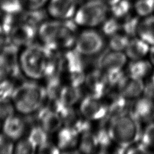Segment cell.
<instances>
[{"mask_svg":"<svg viewBox=\"0 0 154 154\" xmlns=\"http://www.w3.org/2000/svg\"><path fill=\"white\" fill-rule=\"evenodd\" d=\"M37 35L48 48L59 51L69 49L75 46L78 33L74 20H45L37 28Z\"/></svg>","mask_w":154,"mask_h":154,"instance_id":"cell-1","label":"cell"},{"mask_svg":"<svg viewBox=\"0 0 154 154\" xmlns=\"http://www.w3.org/2000/svg\"><path fill=\"white\" fill-rule=\"evenodd\" d=\"M55 51L43 45L35 43L24 47L19 55L20 72L31 80L46 78Z\"/></svg>","mask_w":154,"mask_h":154,"instance_id":"cell-2","label":"cell"},{"mask_svg":"<svg viewBox=\"0 0 154 154\" xmlns=\"http://www.w3.org/2000/svg\"><path fill=\"white\" fill-rule=\"evenodd\" d=\"M103 120L106 124L111 138L125 149L141 140V122L131 110L109 120Z\"/></svg>","mask_w":154,"mask_h":154,"instance_id":"cell-3","label":"cell"},{"mask_svg":"<svg viewBox=\"0 0 154 154\" xmlns=\"http://www.w3.org/2000/svg\"><path fill=\"white\" fill-rule=\"evenodd\" d=\"M46 99L44 87L34 82H26L16 87L11 100L16 111L23 115L38 111Z\"/></svg>","mask_w":154,"mask_h":154,"instance_id":"cell-4","label":"cell"},{"mask_svg":"<svg viewBox=\"0 0 154 154\" xmlns=\"http://www.w3.org/2000/svg\"><path fill=\"white\" fill-rule=\"evenodd\" d=\"M109 13L108 6L102 0H88L78 7L73 20L77 25L92 28L100 25Z\"/></svg>","mask_w":154,"mask_h":154,"instance_id":"cell-5","label":"cell"},{"mask_svg":"<svg viewBox=\"0 0 154 154\" xmlns=\"http://www.w3.org/2000/svg\"><path fill=\"white\" fill-rule=\"evenodd\" d=\"M81 57L75 49H69L61 56V72L67 75L69 84L79 87L84 84L85 76Z\"/></svg>","mask_w":154,"mask_h":154,"instance_id":"cell-6","label":"cell"},{"mask_svg":"<svg viewBox=\"0 0 154 154\" xmlns=\"http://www.w3.org/2000/svg\"><path fill=\"white\" fill-rule=\"evenodd\" d=\"M4 32L8 35L10 41L17 46L24 47L33 43V40L37 34V29L33 24L25 19H16Z\"/></svg>","mask_w":154,"mask_h":154,"instance_id":"cell-7","label":"cell"},{"mask_svg":"<svg viewBox=\"0 0 154 154\" xmlns=\"http://www.w3.org/2000/svg\"><path fill=\"white\" fill-rule=\"evenodd\" d=\"M105 44L103 34L94 29H86L78 34L75 49L81 55L93 56L102 51Z\"/></svg>","mask_w":154,"mask_h":154,"instance_id":"cell-8","label":"cell"},{"mask_svg":"<svg viewBox=\"0 0 154 154\" xmlns=\"http://www.w3.org/2000/svg\"><path fill=\"white\" fill-rule=\"evenodd\" d=\"M126 59L127 57L123 52L110 49L99 58L97 67L107 78L115 76L123 72Z\"/></svg>","mask_w":154,"mask_h":154,"instance_id":"cell-9","label":"cell"},{"mask_svg":"<svg viewBox=\"0 0 154 154\" xmlns=\"http://www.w3.org/2000/svg\"><path fill=\"white\" fill-rule=\"evenodd\" d=\"M79 109L90 122L101 121L107 116L108 103L102 97L88 94L81 100Z\"/></svg>","mask_w":154,"mask_h":154,"instance_id":"cell-10","label":"cell"},{"mask_svg":"<svg viewBox=\"0 0 154 154\" xmlns=\"http://www.w3.org/2000/svg\"><path fill=\"white\" fill-rule=\"evenodd\" d=\"M57 112L60 116L64 126L71 128L80 134L90 129V122L84 117L79 109L61 105Z\"/></svg>","mask_w":154,"mask_h":154,"instance_id":"cell-11","label":"cell"},{"mask_svg":"<svg viewBox=\"0 0 154 154\" xmlns=\"http://www.w3.org/2000/svg\"><path fill=\"white\" fill-rule=\"evenodd\" d=\"M144 89L143 79L128 73H123L117 84L118 93L129 100L139 98L143 94Z\"/></svg>","mask_w":154,"mask_h":154,"instance_id":"cell-12","label":"cell"},{"mask_svg":"<svg viewBox=\"0 0 154 154\" xmlns=\"http://www.w3.org/2000/svg\"><path fill=\"white\" fill-rule=\"evenodd\" d=\"M47 13L53 19L67 20L73 18L78 8V0H49Z\"/></svg>","mask_w":154,"mask_h":154,"instance_id":"cell-13","label":"cell"},{"mask_svg":"<svg viewBox=\"0 0 154 154\" xmlns=\"http://www.w3.org/2000/svg\"><path fill=\"white\" fill-rule=\"evenodd\" d=\"M84 84L89 94L99 97H103L108 90L107 78L98 68L85 74Z\"/></svg>","mask_w":154,"mask_h":154,"instance_id":"cell-14","label":"cell"},{"mask_svg":"<svg viewBox=\"0 0 154 154\" xmlns=\"http://www.w3.org/2000/svg\"><path fill=\"white\" fill-rule=\"evenodd\" d=\"M57 145L60 152H74L79 145L80 134L63 126L57 132Z\"/></svg>","mask_w":154,"mask_h":154,"instance_id":"cell-15","label":"cell"},{"mask_svg":"<svg viewBox=\"0 0 154 154\" xmlns=\"http://www.w3.org/2000/svg\"><path fill=\"white\" fill-rule=\"evenodd\" d=\"M38 120L39 125L49 135L57 132L63 126L59 114L49 106H42L38 111Z\"/></svg>","mask_w":154,"mask_h":154,"instance_id":"cell-16","label":"cell"},{"mask_svg":"<svg viewBox=\"0 0 154 154\" xmlns=\"http://www.w3.org/2000/svg\"><path fill=\"white\" fill-rule=\"evenodd\" d=\"M26 127L24 119L14 114L2 122L1 132L15 142L24 137Z\"/></svg>","mask_w":154,"mask_h":154,"instance_id":"cell-17","label":"cell"},{"mask_svg":"<svg viewBox=\"0 0 154 154\" xmlns=\"http://www.w3.org/2000/svg\"><path fill=\"white\" fill-rule=\"evenodd\" d=\"M131 111L140 122L149 123L154 121V101L145 96L137 99Z\"/></svg>","mask_w":154,"mask_h":154,"instance_id":"cell-18","label":"cell"},{"mask_svg":"<svg viewBox=\"0 0 154 154\" xmlns=\"http://www.w3.org/2000/svg\"><path fill=\"white\" fill-rule=\"evenodd\" d=\"M150 45L138 37L129 39L125 50L127 57L132 60L143 59L149 54Z\"/></svg>","mask_w":154,"mask_h":154,"instance_id":"cell-19","label":"cell"},{"mask_svg":"<svg viewBox=\"0 0 154 154\" xmlns=\"http://www.w3.org/2000/svg\"><path fill=\"white\" fill-rule=\"evenodd\" d=\"M81 87L72 84L63 85L60 94V101L65 106H74L82 97Z\"/></svg>","mask_w":154,"mask_h":154,"instance_id":"cell-20","label":"cell"},{"mask_svg":"<svg viewBox=\"0 0 154 154\" xmlns=\"http://www.w3.org/2000/svg\"><path fill=\"white\" fill-rule=\"evenodd\" d=\"M78 150L84 153H97L99 151V143L96 132L88 129L81 134Z\"/></svg>","mask_w":154,"mask_h":154,"instance_id":"cell-21","label":"cell"},{"mask_svg":"<svg viewBox=\"0 0 154 154\" xmlns=\"http://www.w3.org/2000/svg\"><path fill=\"white\" fill-rule=\"evenodd\" d=\"M137 37H140L149 45H154V15L151 14L140 19Z\"/></svg>","mask_w":154,"mask_h":154,"instance_id":"cell-22","label":"cell"},{"mask_svg":"<svg viewBox=\"0 0 154 154\" xmlns=\"http://www.w3.org/2000/svg\"><path fill=\"white\" fill-rule=\"evenodd\" d=\"M152 65L150 61L143 59L132 60L128 66V73L143 79L151 73Z\"/></svg>","mask_w":154,"mask_h":154,"instance_id":"cell-23","label":"cell"},{"mask_svg":"<svg viewBox=\"0 0 154 154\" xmlns=\"http://www.w3.org/2000/svg\"><path fill=\"white\" fill-rule=\"evenodd\" d=\"M138 15H131L130 14L122 19V31L130 38L137 36V30L140 21Z\"/></svg>","mask_w":154,"mask_h":154,"instance_id":"cell-24","label":"cell"},{"mask_svg":"<svg viewBox=\"0 0 154 154\" xmlns=\"http://www.w3.org/2000/svg\"><path fill=\"white\" fill-rule=\"evenodd\" d=\"M100 26L103 34L109 37L117 33L123 32L122 19H117L113 16L108 17Z\"/></svg>","mask_w":154,"mask_h":154,"instance_id":"cell-25","label":"cell"},{"mask_svg":"<svg viewBox=\"0 0 154 154\" xmlns=\"http://www.w3.org/2000/svg\"><path fill=\"white\" fill-rule=\"evenodd\" d=\"M49 134L40 126H33L27 136L30 141L37 149L39 146L49 140Z\"/></svg>","mask_w":154,"mask_h":154,"instance_id":"cell-26","label":"cell"},{"mask_svg":"<svg viewBox=\"0 0 154 154\" xmlns=\"http://www.w3.org/2000/svg\"><path fill=\"white\" fill-rule=\"evenodd\" d=\"M132 7L133 6L130 1L120 0L115 5L109 7V10L112 16L122 19L130 14Z\"/></svg>","mask_w":154,"mask_h":154,"instance_id":"cell-27","label":"cell"},{"mask_svg":"<svg viewBox=\"0 0 154 154\" xmlns=\"http://www.w3.org/2000/svg\"><path fill=\"white\" fill-rule=\"evenodd\" d=\"M130 37L123 32H120L109 37V46L111 50L125 51Z\"/></svg>","mask_w":154,"mask_h":154,"instance_id":"cell-28","label":"cell"},{"mask_svg":"<svg viewBox=\"0 0 154 154\" xmlns=\"http://www.w3.org/2000/svg\"><path fill=\"white\" fill-rule=\"evenodd\" d=\"M133 8L138 16H148L154 13V0H135Z\"/></svg>","mask_w":154,"mask_h":154,"instance_id":"cell-29","label":"cell"},{"mask_svg":"<svg viewBox=\"0 0 154 154\" xmlns=\"http://www.w3.org/2000/svg\"><path fill=\"white\" fill-rule=\"evenodd\" d=\"M36 152V147L33 144L27 136L25 137H22L14 143V153L33 154Z\"/></svg>","mask_w":154,"mask_h":154,"instance_id":"cell-30","label":"cell"},{"mask_svg":"<svg viewBox=\"0 0 154 154\" xmlns=\"http://www.w3.org/2000/svg\"><path fill=\"white\" fill-rule=\"evenodd\" d=\"M16 111L11 99L0 98V120L3 122Z\"/></svg>","mask_w":154,"mask_h":154,"instance_id":"cell-31","label":"cell"},{"mask_svg":"<svg viewBox=\"0 0 154 154\" xmlns=\"http://www.w3.org/2000/svg\"><path fill=\"white\" fill-rule=\"evenodd\" d=\"M141 140L150 149L154 150V121L148 123L142 131Z\"/></svg>","mask_w":154,"mask_h":154,"instance_id":"cell-32","label":"cell"},{"mask_svg":"<svg viewBox=\"0 0 154 154\" xmlns=\"http://www.w3.org/2000/svg\"><path fill=\"white\" fill-rule=\"evenodd\" d=\"M49 0H20L22 8L26 11L41 10Z\"/></svg>","mask_w":154,"mask_h":154,"instance_id":"cell-33","label":"cell"},{"mask_svg":"<svg viewBox=\"0 0 154 154\" xmlns=\"http://www.w3.org/2000/svg\"><path fill=\"white\" fill-rule=\"evenodd\" d=\"M13 75L11 65L5 57L0 52V82Z\"/></svg>","mask_w":154,"mask_h":154,"instance_id":"cell-34","label":"cell"},{"mask_svg":"<svg viewBox=\"0 0 154 154\" xmlns=\"http://www.w3.org/2000/svg\"><path fill=\"white\" fill-rule=\"evenodd\" d=\"M14 141L6 136L3 132H0V153L10 154L14 151Z\"/></svg>","mask_w":154,"mask_h":154,"instance_id":"cell-35","label":"cell"},{"mask_svg":"<svg viewBox=\"0 0 154 154\" xmlns=\"http://www.w3.org/2000/svg\"><path fill=\"white\" fill-rule=\"evenodd\" d=\"M153 152L141 140L131 144L126 149L125 153H149Z\"/></svg>","mask_w":154,"mask_h":154,"instance_id":"cell-36","label":"cell"},{"mask_svg":"<svg viewBox=\"0 0 154 154\" xmlns=\"http://www.w3.org/2000/svg\"><path fill=\"white\" fill-rule=\"evenodd\" d=\"M37 152L39 153H58L60 151L57 145L51 142L49 140L37 149Z\"/></svg>","mask_w":154,"mask_h":154,"instance_id":"cell-37","label":"cell"},{"mask_svg":"<svg viewBox=\"0 0 154 154\" xmlns=\"http://www.w3.org/2000/svg\"><path fill=\"white\" fill-rule=\"evenodd\" d=\"M143 94L145 96L154 101V85L150 81H149L146 85H144Z\"/></svg>","mask_w":154,"mask_h":154,"instance_id":"cell-38","label":"cell"},{"mask_svg":"<svg viewBox=\"0 0 154 154\" xmlns=\"http://www.w3.org/2000/svg\"><path fill=\"white\" fill-rule=\"evenodd\" d=\"M149 54L150 57V62L152 65H154V45L150 46Z\"/></svg>","mask_w":154,"mask_h":154,"instance_id":"cell-39","label":"cell"},{"mask_svg":"<svg viewBox=\"0 0 154 154\" xmlns=\"http://www.w3.org/2000/svg\"><path fill=\"white\" fill-rule=\"evenodd\" d=\"M106 5L108 6V7H110L117 2H119L120 0H102Z\"/></svg>","mask_w":154,"mask_h":154,"instance_id":"cell-40","label":"cell"},{"mask_svg":"<svg viewBox=\"0 0 154 154\" xmlns=\"http://www.w3.org/2000/svg\"><path fill=\"white\" fill-rule=\"evenodd\" d=\"M3 29H2V25L0 23V46L2 44V42H1V39H2V34L3 33Z\"/></svg>","mask_w":154,"mask_h":154,"instance_id":"cell-41","label":"cell"},{"mask_svg":"<svg viewBox=\"0 0 154 154\" xmlns=\"http://www.w3.org/2000/svg\"><path fill=\"white\" fill-rule=\"evenodd\" d=\"M149 81H150L152 84H153L154 85V72L153 73V74H152V76H151V78H150Z\"/></svg>","mask_w":154,"mask_h":154,"instance_id":"cell-42","label":"cell"},{"mask_svg":"<svg viewBox=\"0 0 154 154\" xmlns=\"http://www.w3.org/2000/svg\"><path fill=\"white\" fill-rule=\"evenodd\" d=\"M2 122L0 120V132L2 131Z\"/></svg>","mask_w":154,"mask_h":154,"instance_id":"cell-43","label":"cell"},{"mask_svg":"<svg viewBox=\"0 0 154 154\" xmlns=\"http://www.w3.org/2000/svg\"><path fill=\"white\" fill-rule=\"evenodd\" d=\"M128 1H135V0H128Z\"/></svg>","mask_w":154,"mask_h":154,"instance_id":"cell-44","label":"cell"},{"mask_svg":"<svg viewBox=\"0 0 154 154\" xmlns=\"http://www.w3.org/2000/svg\"><path fill=\"white\" fill-rule=\"evenodd\" d=\"M83 1H88V0H83Z\"/></svg>","mask_w":154,"mask_h":154,"instance_id":"cell-45","label":"cell"}]
</instances>
